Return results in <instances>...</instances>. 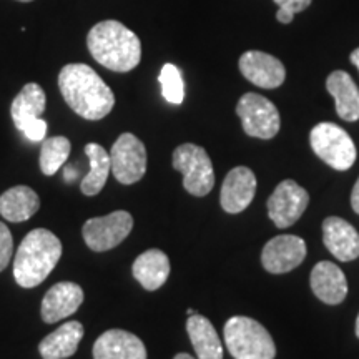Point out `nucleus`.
Listing matches in <instances>:
<instances>
[{
  "label": "nucleus",
  "instance_id": "obj_9",
  "mask_svg": "<svg viewBox=\"0 0 359 359\" xmlns=\"http://www.w3.org/2000/svg\"><path fill=\"white\" fill-rule=\"evenodd\" d=\"M133 230V218L128 212L118 210L105 217L88 219L83 224V240L92 251L102 253L118 246Z\"/></svg>",
  "mask_w": 359,
  "mask_h": 359
},
{
  "label": "nucleus",
  "instance_id": "obj_20",
  "mask_svg": "<svg viewBox=\"0 0 359 359\" xmlns=\"http://www.w3.org/2000/svg\"><path fill=\"white\" fill-rule=\"evenodd\" d=\"M132 273L147 291H155L168 280L170 259L161 250H147L135 259Z\"/></svg>",
  "mask_w": 359,
  "mask_h": 359
},
{
  "label": "nucleus",
  "instance_id": "obj_10",
  "mask_svg": "<svg viewBox=\"0 0 359 359\" xmlns=\"http://www.w3.org/2000/svg\"><path fill=\"white\" fill-rule=\"evenodd\" d=\"M309 195L294 180H285L275 188L266 201L268 215L278 228H288L306 212Z\"/></svg>",
  "mask_w": 359,
  "mask_h": 359
},
{
  "label": "nucleus",
  "instance_id": "obj_33",
  "mask_svg": "<svg viewBox=\"0 0 359 359\" xmlns=\"http://www.w3.org/2000/svg\"><path fill=\"white\" fill-rule=\"evenodd\" d=\"M173 359H195V358L190 356V354H187V353H180V354H177V356H175Z\"/></svg>",
  "mask_w": 359,
  "mask_h": 359
},
{
  "label": "nucleus",
  "instance_id": "obj_18",
  "mask_svg": "<svg viewBox=\"0 0 359 359\" xmlns=\"http://www.w3.org/2000/svg\"><path fill=\"white\" fill-rule=\"evenodd\" d=\"M326 88L334 98L336 114L346 122L359 120V88L351 75L344 70H336L326 80Z\"/></svg>",
  "mask_w": 359,
  "mask_h": 359
},
{
  "label": "nucleus",
  "instance_id": "obj_2",
  "mask_svg": "<svg viewBox=\"0 0 359 359\" xmlns=\"http://www.w3.org/2000/svg\"><path fill=\"white\" fill-rule=\"evenodd\" d=\"M87 47L98 64L122 74L133 70L142 60L140 39L118 20L93 25L87 35Z\"/></svg>",
  "mask_w": 359,
  "mask_h": 359
},
{
  "label": "nucleus",
  "instance_id": "obj_16",
  "mask_svg": "<svg viewBox=\"0 0 359 359\" xmlns=\"http://www.w3.org/2000/svg\"><path fill=\"white\" fill-rule=\"evenodd\" d=\"M93 359H147V348L133 333L110 330L93 344Z\"/></svg>",
  "mask_w": 359,
  "mask_h": 359
},
{
  "label": "nucleus",
  "instance_id": "obj_4",
  "mask_svg": "<svg viewBox=\"0 0 359 359\" xmlns=\"http://www.w3.org/2000/svg\"><path fill=\"white\" fill-rule=\"evenodd\" d=\"M224 343L235 359H275L276 346L266 327L248 316L224 323Z\"/></svg>",
  "mask_w": 359,
  "mask_h": 359
},
{
  "label": "nucleus",
  "instance_id": "obj_11",
  "mask_svg": "<svg viewBox=\"0 0 359 359\" xmlns=\"http://www.w3.org/2000/svg\"><path fill=\"white\" fill-rule=\"evenodd\" d=\"M306 243L296 235H280L264 245L262 264L268 273L283 275L298 268L306 258Z\"/></svg>",
  "mask_w": 359,
  "mask_h": 359
},
{
  "label": "nucleus",
  "instance_id": "obj_21",
  "mask_svg": "<svg viewBox=\"0 0 359 359\" xmlns=\"http://www.w3.org/2000/svg\"><path fill=\"white\" fill-rule=\"evenodd\" d=\"M187 331L198 359H223L222 339L212 321L201 314L188 316Z\"/></svg>",
  "mask_w": 359,
  "mask_h": 359
},
{
  "label": "nucleus",
  "instance_id": "obj_24",
  "mask_svg": "<svg viewBox=\"0 0 359 359\" xmlns=\"http://www.w3.org/2000/svg\"><path fill=\"white\" fill-rule=\"evenodd\" d=\"M85 154L90 160V172L80 183V190H82L83 195L93 196L103 190L107 180H109V175L111 172L110 154L98 143L85 145Z\"/></svg>",
  "mask_w": 359,
  "mask_h": 359
},
{
  "label": "nucleus",
  "instance_id": "obj_7",
  "mask_svg": "<svg viewBox=\"0 0 359 359\" xmlns=\"http://www.w3.org/2000/svg\"><path fill=\"white\" fill-rule=\"evenodd\" d=\"M236 114L246 135L271 140L280 132L281 118L275 103L258 93H245L236 105Z\"/></svg>",
  "mask_w": 359,
  "mask_h": 359
},
{
  "label": "nucleus",
  "instance_id": "obj_14",
  "mask_svg": "<svg viewBox=\"0 0 359 359\" xmlns=\"http://www.w3.org/2000/svg\"><path fill=\"white\" fill-rule=\"evenodd\" d=\"M83 303V290L77 283L62 281L53 285L47 294L43 296L40 314L42 320L48 325L65 320L74 314Z\"/></svg>",
  "mask_w": 359,
  "mask_h": 359
},
{
  "label": "nucleus",
  "instance_id": "obj_13",
  "mask_svg": "<svg viewBox=\"0 0 359 359\" xmlns=\"http://www.w3.org/2000/svg\"><path fill=\"white\" fill-rule=\"evenodd\" d=\"M257 193V177L248 167H236L224 177L219 203L226 213L245 212Z\"/></svg>",
  "mask_w": 359,
  "mask_h": 359
},
{
  "label": "nucleus",
  "instance_id": "obj_31",
  "mask_svg": "<svg viewBox=\"0 0 359 359\" xmlns=\"http://www.w3.org/2000/svg\"><path fill=\"white\" fill-rule=\"evenodd\" d=\"M75 175H77V170H75L74 167H65V172H64V178L67 180V182H74Z\"/></svg>",
  "mask_w": 359,
  "mask_h": 359
},
{
  "label": "nucleus",
  "instance_id": "obj_17",
  "mask_svg": "<svg viewBox=\"0 0 359 359\" xmlns=\"http://www.w3.org/2000/svg\"><path fill=\"white\" fill-rule=\"evenodd\" d=\"M313 293L326 304H339L348 294V281L343 269L331 262H320L309 276Z\"/></svg>",
  "mask_w": 359,
  "mask_h": 359
},
{
  "label": "nucleus",
  "instance_id": "obj_29",
  "mask_svg": "<svg viewBox=\"0 0 359 359\" xmlns=\"http://www.w3.org/2000/svg\"><path fill=\"white\" fill-rule=\"evenodd\" d=\"M22 133H24L29 140L42 142L45 138V133H47V122L42 118H37L35 122L27 125V127L22 130Z\"/></svg>",
  "mask_w": 359,
  "mask_h": 359
},
{
  "label": "nucleus",
  "instance_id": "obj_8",
  "mask_svg": "<svg viewBox=\"0 0 359 359\" xmlns=\"http://www.w3.org/2000/svg\"><path fill=\"white\" fill-rule=\"evenodd\" d=\"M111 173L122 185H133L147 173V148L133 133H122L110 150Z\"/></svg>",
  "mask_w": 359,
  "mask_h": 359
},
{
  "label": "nucleus",
  "instance_id": "obj_25",
  "mask_svg": "<svg viewBox=\"0 0 359 359\" xmlns=\"http://www.w3.org/2000/svg\"><path fill=\"white\" fill-rule=\"evenodd\" d=\"M70 142L65 137H52L43 140L40 151V170L47 177H52L65 163L70 155Z\"/></svg>",
  "mask_w": 359,
  "mask_h": 359
},
{
  "label": "nucleus",
  "instance_id": "obj_15",
  "mask_svg": "<svg viewBox=\"0 0 359 359\" xmlns=\"http://www.w3.org/2000/svg\"><path fill=\"white\" fill-rule=\"evenodd\" d=\"M323 241L339 262H353L359 257V233L346 219L327 217L323 222Z\"/></svg>",
  "mask_w": 359,
  "mask_h": 359
},
{
  "label": "nucleus",
  "instance_id": "obj_35",
  "mask_svg": "<svg viewBox=\"0 0 359 359\" xmlns=\"http://www.w3.org/2000/svg\"><path fill=\"white\" fill-rule=\"evenodd\" d=\"M19 2H32V0H19Z\"/></svg>",
  "mask_w": 359,
  "mask_h": 359
},
{
  "label": "nucleus",
  "instance_id": "obj_5",
  "mask_svg": "<svg viewBox=\"0 0 359 359\" xmlns=\"http://www.w3.org/2000/svg\"><path fill=\"white\" fill-rule=\"evenodd\" d=\"M309 143L314 154L338 172H346L356 161L353 138L336 123H318L309 133Z\"/></svg>",
  "mask_w": 359,
  "mask_h": 359
},
{
  "label": "nucleus",
  "instance_id": "obj_32",
  "mask_svg": "<svg viewBox=\"0 0 359 359\" xmlns=\"http://www.w3.org/2000/svg\"><path fill=\"white\" fill-rule=\"evenodd\" d=\"M349 60H351V64L359 70V48H356V50H354V52L351 53V57H349Z\"/></svg>",
  "mask_w": 359,
  "mask_h": 359
},
{
  "label": "nucleus",
  "instance_id": "obj_27",
  "mask_svg": "<svg viewBox=\"0 0 359 359\" xmlns=\"http://www.w3.org/2000/svg\"><path fill=\"white\" fill-rule=\"evenodd\" d=\"M278 6L276 20L281 24H291L298 12L306 11L313 0H273Z\"/></svg>",
  "mask_w": 359,
  "mask_h": 359
},
{
  "label": "nucleus",
  "instance_id": "obj_3",
  "mask_svg": "<svg viewBox=\"0 0 359 359\" xmlns=\"http://www.w3.org/2000/svg\"><path fill=\"white\" fill-rule=\"evenodd\" d=\"M62 257V243L52 231L37 228L27 235L13 259V278L22 288L43 283Z\"/></svg>",
  "mask_w": 359,
  "mask_h": 359
},
{
  "label": "nucleus",
  "instance_id": "obj_22",
  "mask_svg": "<svg viewBox=\"0 0 359 359\" xmlns=\"http://www.w3.org/2000/svg\"><path fill=\"white\" fill-rule=\"evenodd\" d=\"M40 208L39 195L30 187H13L0 196V215L7 222L20 223L32 218Z\"/></svg>",
  "mask_w": 359,
  "mask_h": 359
},
{
  "label": "nucleus",
  "instance_id": "obj_12",
  "mask_svg": "<svg viewBox=\"0 0 359 359\" xmlns=\"http://www.w3.org/2000/svg\"><path fill=\"white\" fill-rule=\"evenodd\" d=\"M243 77L259 88H278L286 79L285 65L276 57L259 50H248L238 62Z\"/></svg>",
  "mask_w": 359,
  "mask_h": 359
},
{
  "label": "nucleus",
  "instance_id": "obj_19",
  "mask_svg": "<svg viewBox=\"0 0 359 359\" xmlns=\"http://www.w3.org/2000/svg\"><path fill=\"white\" fill-rule=\"evenodd\" d=\"M83 338V326L79 321L64 323L53 333L45 336L39 344L40 356L43 359H67L77 353Z\"/></svg>",
  "mask_w": 359,
  "mask_h": 359
},
{
  "label": "nucleus",
  "instance_id": "obj_23",
  "mask_svg": "<svg viewBox=\"0 0 359 359\" xmlns=\"http://www.w3.org/2000/svg\"><path fill=\"white\" fill-rule=\"evenodd\" d=\"M45 105H47V97H45L43 88L39 83H27L11 107V115L15 127L22 132L27 125L40 118V115L45 111Z\"/></svg>",
  "mask_w": 359,
  "mask_h": 359
},
{
  "label": "nucleus",
  "instance_id": "obj_34",
  "mask_svg": "<svg viewBox=\"0 0 359 359\" xmlns=\"http://www.w3.org/2000/svg\"><path fill=\"white\" fill-rule=\"evenodd\" d=\"M356 336L359 338V314H358V318H356Z\"/></svg>",
  "mask_w": 359,
  "mask_h": 359
},
{
  "label": "nucleus",
  "instance_id": "obj_28",
  "mask_svg": "<svg viewBox=\"0 0 359 359\" xmlns=\"http://www.w3.org/2000/svg\"><path fill=\"white\" fill-rule=\"evenodd\" d=\"M13 251V238L8 228L0 222V271H4L8 266L12 259Z\"/></svg>",
  "mask_w": 359,
  "mask_h": 359
},
{
  "label": "nucleus",
  "instance_id": "obj_1",
  "mask_svg": "<svg viewBox=\"0 0 359 359\" xmlns=\"http://www.w3.org/2000/svg\"><path fill=\"white\" fill-rule=\"evenodd\" d=\"M58 88L67 105L85 120L105 118L115 105L111 88L85 64L65 65L58 74Z\"/></svg>",
  "mask_w": 359,
  "mask_h": 359
},
{
  "label": "nucleus",
  "instance_id": "obj_6",
  "mask_svg": "<svg viewBox=\"0 0 359 359\" xmlns=\"http://www.w3.org/2000/svg\"><path fill=\"white\" fill-rule=\"evenodd\" d=\"M173 168L183 175V187L193 196H206L215 187V170L203 147L183 143L172 156Z\"/></svg>",
  "mask_w": 359,
  "mask_h": 359
},
{
  "label": "nucleus",
  "instance_id": "obj_30",
  "mask_svg": "<svg viewBox=\"0 0 359 359\" xmlns=\"http://www.w3.org/2000/svg\"><path fill=\"white\" fill-rule=\"evenodd\" d=\"M351 206H353L354 212L359 215V178H358V182L354 183V188L351 191Z\"/></svg>",
  "mask_w": 359,
  "mask_h": 359
},
{
  "label": "nucleus",
  "instance_id": "obj_26",
  "mask_svg": "<svg viewBox=\"0 0 359 359\" xmlns=\"http://www.w3.org/2000/svg\"><path fill=\"white\" fill-rule=\"evenodd\" d=\"M160 85H161V95L168 103L180 105L185 98V83H183L182 72L178 70L177 65L165 64L160 72Z\"/></svg>",
  "mask_w": 359,
  "mask_h": 359
}]
</instances>
